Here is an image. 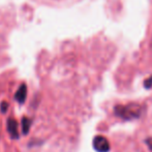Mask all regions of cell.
Masks as SVG:
<instances>
[{
    "label": "cell",
    "mask_w": 152,
    "mask_h": 152,
    "mask_svg": "<svg viewBox=\"0 0 152 152\" xmlns=\"http://www.w3.org/2000/svg\"><path fill=\"white\" fill-rule=\"evenodd\" d=\"M143 106L140 104L130 102L127 104H117L114 107V114L116 117L126 121L139 119L142 116Z\"/></svg>",
    "instance_id": "6da1fadb"
},
{
    "label": "cell",
    "mask_w": 152,
    "mask_h": 152,
    "mask_svg": "<svg viewBox=\"0 0 152 152\" xmlns=\"http://www.w3.org/2000/svg\"><path fill=\"white\" fill-rule=\"evenodd\" d=\"M92 146L96 152H109L111 149L110 142L104 136H95L92 141Z\"/></svg>",
    "instance_id": "7a4b0ae2"
},
{
    "label": "cell",
    "mask_w": 152,
    "mask_h": 152,
    "mask_svg": "<svg viewBox=\"0 0 152 152\" xmlns=\"http://www.w3.org/2000/svg\"><path fill=\"white\" fill-rule=\"evenodd\" d=\"M6 127H7V132L10 134L12 139H18L19 138V125L18 122L15 120L14 118H8L6 122Z\"/></svg>",
    "instance_id": "3957f363"
},
{
    "label": "cell",
    "mask_w": 152,
    "mask_h": 152,
    "mask_svg": "<svg viewBox=\"0 0 152 152\" xmlns=\"http://www.w3.org/2000/svg\"><path fill=\"white\" fill-rule=\"evenodd\" d=\"M27 97V86L25 83L20 85V87L18 88V90L16 91L14 95V98L19 102V104H24Z\"/></svg>",
    "instance_id": "277c9868"
},
{
    "label": "cell",
    "mask_w": 152,
    "mask_h": 152,
    "mask_svg": "<svg viewBox=\"0 0 152 152\" xmlns=\"http://www.w3.org/2000/svg\"><path fill=\"white\" fill-rule=\"evenodd\" d=\"M31 119L28 118V117H23L22 118V132L24 134H28L31 127Z\"/></svg>",
    "instance_id": "5b68a950"
},
{
    "label": "cell",
    "mask_w": 152,
    "mask_h": 152,
    "mask_svg": "<svg viewBox=\"0 0 152 152\" xmlns=\"http://www.w3.org/2000/svg\"><path fill=\"white\" fill-rule=\"evenodd\" d=\"M144 87L146 89L152 88V76H150L148 79H146V80L144 81Z\"/></svg>",
    "instance_id": "8992f818"
},
{
    "label": "cell",
    "mask_w": 152,
    "mask_h": 152,
    "mask_svg": "<svg viewBox=\"0 0 152 152\" xmlns=\"http://www.w3.org/2000/svg\"><path fill=\"white\" fill-rule=\"evenodd\" d=\"M8 102H1V104H0V110H1V113H5L6 111H7V109H8Z\"/></svg>",
    "instance_id": "52a82bcc"
},
{
    "label": "cell",
    "mask_w": 152,
    "mask_h": 152,
    "mask_svg": "<svg viewBox=\"0 0 152 152\" xmlns=\"http://www.w3.org/2000/svg\"><path fill=\"white\" fill-rule=\"evenodd\" d=\"M145 143H146V145L149 148V150L152 152V138H147L146 140H145Z\"/></svg>",
    "instance_id": "ba28073f"
}]
</instances>
